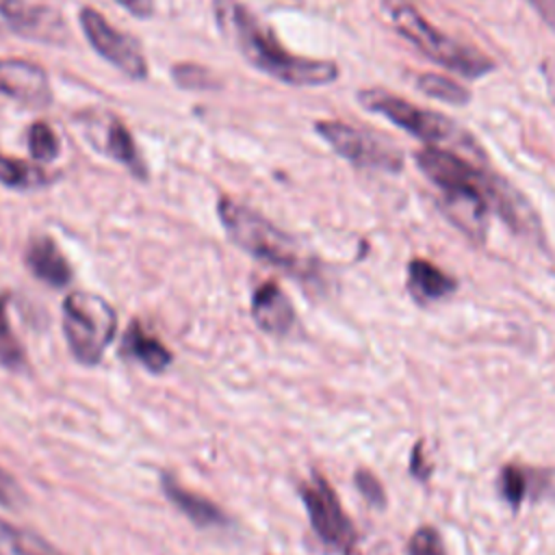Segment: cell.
<instances>
[{
	"mask_svg": "<svg viewBox=\"0 0 555 555\" xmlns=\"http://www.w3.org/2000/svg\"><path fill=\"white\" fill-rule=\"evenodd\" d=\"M163 490L167 494V499L184 514L189 516L195 525L208 527V525H221L225 522L223 512L208 501L206 496H199L191 490H186L184 486H180L171 475H163Z\"/></svg>",
	"mask_w": 555,
	"mask_h": 555,
	"instance_id": "e0dca14e",
	"label": "cell"
},
{
	"mask_svg": "<svg viewBox=\"0 0 555 555\" xmlns=\"http://www.w3.org/2000/svg\"><path fill=\"white\" fill-rule=\"evenodd\" d=\"M24 362V349L15 338L9 317H7V297L0 295V364L7 369H17Z\"/></svg>",
	"mask_w": 555,
	"mask_h": 555,
	"instance_id": "7402d4cb",
	"label": "cell"
},
{
	"mask_svg": "<svg viewBox=\"0 0 555 555\" xmlns=\"http://www.w3.org/2000/svg\"><path fill=\"white\" fill-rule=\"evenodd\" d=\"M251 317L262 332L282 336L291 330L295 321V310L278 282L271 280L256 288L251 297Z\"/></svg>",
	"mask_w": 555,
	"mask_h": 555,
	"instance_id": "4fadbf2b",
	"label": "cell"
},
{
	"mask_svg": "<svg viewBox=\"0 0 555 555\" xmlns=\"http://www.w3.org/2000/svg\"><path fill=\"white\" fill-rule=\"evenodd\" d=\"M219 219L228 236L254 258L299 275L310 271V262L297 241L256 210L230 197H221Z\"/></svg>",
	"mask_w": 555,
	"mask_h": 555,
	"instance_id": "7a4b0ae2",
	"label": "cell"
},
{
	"mask_svg": "<svg viewBox=\"0 0 555 555\" xmlns=\"http://www.w3.org/2000/svg\"><path fill=\"white\" fill-rule=\"evenodd\" d=\"M0 35L61 43L67 28L61 15L28 0H0Z\"/></svg>",
	"mask_w": 555,
	"mask_h": 555,
	"instance_id": "9c48e42d",
	"label": "cell"
},
{
	"mask_svg": "<svg viewBox=\"0 0 555 555\" xmlns=\"http://www.w3.org/2000/svg\"><path fill=\"white\" fill-rule=\"evenodd\" d=\"M382 7L395 30L401 33L434 63L468 78L483 76L494 67V63L479 50L464 46L462 41L431 26L425 15L408 0H382Z\"/></svg>",
	"mask_w": 555,
	"mask_h": 555,
	"instance_id": "3957f363",
	"label": "cell"
},
{
	"mask_svg": "<svg viewBox=\"0 0 555 555\" xmlns=\"http://www.w3.org/2000/svg\"><path fill=\"white\" fill-rule=\"evenodd\" d=\"M496 488L501 499L514 509L527 499H555V468H535L509 462L501 468Z\"/></svg>",
	"mask_w": 555,
	"mask_h": 555,
	"instance_id": "8fae6325",
	"label": "cell"
},
{
	"mask_svg": "<svg viewBox=\"0 0 555 555\" xmlns=\"http://www.w3.org/2000/svg\"><path fill=\"white\" fill-rule=\"evenodd\" d=\"M117 330L111 304L87 291H74L63 301V334L80 364H98Z\"/></svg>",
	"mask_w": 555,
	"mask_h": 555,
	"instance_id": "5b68a950",
	"label": "cell"
},
{
	"mask_svg": "<svg viewBox=\"0 0 555 555\" xmlns=\"http://www.w3.org/2000/svg\"><path fill=\"white\" fill-rule=\"evenodd\" d=\"M80 26L87 41L102 59L113 63L119 72H124L130 78H147V61L139 43L132 37L124 35L113 24H108L100 11L85 7L80 11Z\"/></svg>",
	"mask_w": 555,
	"mask_h": 555,
	"instance_id": "ba28073f",
	"label": "cell"
},
{
	"mask_svg": "<svg viewBox=\"0 0 555 555\" xmlns=\"http://www.w3.org/2000/svg\"><path fill=\"white\" fill-rule=\"evenodd\" d=\"M0 555H65L46 538L0 518Z\"/></svg>",
	"mask_w": 555,
	"mask_h": 555,
	"instance_id": "d6986e66",
	"label": "cell"
},
{
	"mask_svg": "<svg viewBox=\"0 0 555 555\" xmlns=\"http://www.w3.org/2000/svg\"><path fill=\"white\" fill-rule=\"evenodd\" d=\"M0 182L13 189H37L50 182V176L46 169L11 158V156H0Z\"/></svg>",
	"mask_w": 555,
	"mask_h": 555,
	"instance_id": "ffe728a7",
	"label": "cell"
},
{
	"mask_svg": "<svg viewBox=\"0 0 555 555\" xmlns=\"http://www.w3.org/2000/svg\"><path fill=\"white\" fill-rule=\"evenodd\" d=\"M28 150L37 160H54L59 156L61 143L46 121H35L28 128Z\"/></svg>",
	"mask_w": 555,
	"mask_h": 555,
	"instance_id": "603a6c76",
	"label": "cell"
},
{
	"mask_svg": "<svg viewBox=\"0 0 555 555\" xmlns=\"http://www.w3.org/2000/svg\"><path fill=\"white\" fill-rule=\"evenodd\" d=\"M301 501L321 542L340 555H351L358 540L356 527L323 475L314 473L312 479L301 486Z\"/></svg>",
	"mask_w": 555,
	"mask_h": 555,
	"instance_id": "8992f818",
	"label": "cell"
},
{
	"mask_svg": "<svg viewBox=\"0 0 555 555\" xmlns=\"http://www.w3.org/2000/svg\"><path fill=\"white\" fill-rule=\"evenodd\" d=\"M416 165L418 169L425 173L427 180H431L440 191L444 189H451V186H457L460 182H464L468 178V173L477 167L470 158L457 154V152H451V150H444V147H423L416 152ZM518 234H527V236H535L540 234V221H538V215L531 212L529 221L514 230Z\"/></svg>",
	"mask_w": 555,
	"mask_h": 555,
	"instance_id": "30bf717a",
	"label": "cell"
},
{
	"mask_svg": "<svg viewBox=\"0 0 555 555\" xmlns=\"http://www.w3.org/2000/svg\"><path fill=\"white\" fill-rule=\"evenodd\" d=\"M410 470H412V475H414L416 479H421V481H425V479L429 477V473H431V464L425 462V457H423V442H421V440L412 447Z\"/></svg>",
	"mask_w": 555,
	"mask_h": 555,
	"instance_id": "4316f807",
	"label": "cell"
},
{
	"mask_svg": "<svg viewBox=\"0 0 555 555\" xmlns=\"http://www.w3.org/2000/svg\"><path fill=\"white\" fill-rule=\"evenodd\" d=\"M358 100L366 111L388 117L395 126L403 128L405 132L418 137L421 141H425L434 147H444V150L457 152L466 158L468 156L477 158V160L483 158L477 143L457 124H453V119H449L436 111L418 108V106L410 104L408 100L392 95L388 91H382V89L360 91Z\"/></svg>",
	"mask_w": 555,
	"mask_h": 555,
	"instance_id": "277c9868",
	"label": "cell"
},
{
	"mask_svg": "<svg viewBox=\"0 0 555 555\" xmlns=\"http://www.w3.org/2000/svg\"><path fill=\"white\" fill-rule=\"evenodd\" d=\"M0 93L30 106H46L52 100L46 69L22 59H0Z\"/></svg>",
	"mask_w": 555,
	"mask_h": 555,
	"instance_id": "7c38bea8",
	"label": "cell"
},
{
	"mask_svg": "<svg viewBox=\"0 0 555 555\" xmlns=\"http://www.w3.org/2000/svg\"><path fill=\"white\" fill-rule=\"evenodd\" d=\"M22 496L17 483L0 468V505H13Z\"/></svg>",
	"mask_w": 555,
	"mask_h": 555,
	"instance_id": "83f0119b",
	"label": "cell"
},
{
	"mask_svg": "<svg viewBox=\"0 0 555 555\" xmlns=\"http://www.w3.org/2000/svg\"><path fill=\"white\" fill-rule=\"evenodd\" d=\"M93 143L98 145V150H102L104 154H108L111 158H115L117 163L128 167L134 176L145 178V165L139 156V150L132 141V134L126 130V126L119 119L111 117L104 124V132Z\"/></svg>",
	"mask_w": 555,
	"mask_h": 555,
	"instance_id": "ac0fdd59",
	"label": "cell"
},
{
	"mask_svg": "<svg viewBox=\"0 0 555 555\" xmlns=\"http://www.w3.org/2000/svg\"><path fill=\"white\" fill-rule=\"evenodd\" d=\"M173 78L180 87H186V89H206V87L215 85L208 69L195 67V65H176Z\"/></svg>",
	"mask_w": 555,
	"mask_h": 555,
	"instance_id": "484cf974",
	"label": "cell"
},
{
	"mask_svg": "<svg viewBox=\"0 0 555 555\" xmlns=\"http://www.w3.org/2000/svg\"><path fill=\"white\" fill-rule=\"evenodd\" d=\"M117 2L137 17H150L154 13V0H117Z\"/></svg>",
	"mask_w": 555,
	"mask_h": 555,
	"instance_id": "f1b7e54d",
	"label": "cell"
},
{
	"mask_svg": "<svg viewBox=\"0 0 555 555\" xmlns=\"http://www.w3.org/2000/svg\"><path fill=\"white\" fill-rule=\"evenodd\" d=\"M317 132L327 141V145L336 154H340L358 167L397 171L403 165V156L395 145L382 141L379 137L366 130L353 128L343 121H319Z\"/></svg>",
	"mask_w": 555,
	"mask_h": 555,
	"instance_id": "52a82bcc",
	"label": "cell"
},
{
	"mask_svg": "<svg viewBox=\"0 0 555 555\" xmlns=\"http://www.w3.org/2000/svg\"><path fill=\"white\" fill-rule=\"evenodd\" d=\"M455 284V278L425 258H414L408 264V291L421 306L449 297Z\"/></svg>",
	"mask_w": 555,
	"mask_h": 555,
	"instance_id": "9a60e30c",
	"label": "cell"
},
{
	"mask_svg": "<svg viewBox=\"0 0 555 555\" xmlns=\"http://www.w3.org/2000/svg\"><path fill=\"white\" fill-rule=\"evenodd\" d=\"M215 13L219 28L243 59L275 80L297 87H317L338 78L336 63L291 54L282 48L271 28L258 22V17L243 4L234 0H215Z\"/></svg>",
	"mask_w": 555,
	"mask_h": 555,
	"instance_id": "6da1fadb",
	"label": "cell"
},
{
	"mask_svg": "<svg viewBox=\"0 0 555 555\" xmlns=\"http://www.w3.org/2000/svg\"><path fill=\"white\" fill-rule=\"evenodd\" d=\"M353 483L358 488V492L375 507H384L386 505V492L382 481L366 468H358L353 475Z\"/></svg>",
	"mask_w": 555,
	"mask_h": 555,
	"instance_id": "d4e9b609",
	"label": "cell"
},
{
	"mask_svg": "<svg viewBox=\"0 0 555 555\" xmlns=\"http://www.w3.org/2000/svg\"><path fill=\"white\" fill-rule=\"evenodd\" d=\"M540 15L542 20L555 30V0H527Z\"/></svg>",
	"mask_w": 555,
	"mask_h": 555,
	"instance_id": "f546056e",
	"label": "cell"
},
{
	"mask_svg": "<svg viewBox=\"0 0 555 555\" xmlns=\"http://www.w3.org/2000/svg\"><path fill=\"white\" fill-rule=\"evenodd\" d=\"M416 87L427 95V98H434V100H442V102H449V104H466L470 100V91L462 85H457L455 80L447 78V76H440V74H421L416 78Z\"/></svg>",
	"mask_w": 555,
	"mask_h": 555,
	"instance_id": "44dd1931",
	"label": "cell"
},
{
	"mask_svg": "<svg viewBox=\"0 0 555 555\" xmlns=\"http://www.w3.org/2000/svg\"><path fill=\"white\" fill-rule=\"evenodd\" d=\"M121 351L128 358L141 362L152 373H160L171 364V351L158 338L147 334L139 321H132L126 327V334L121 340Z\"/></svg>",
	"mask_w": 555,
	"mask_h": 555,
	"instance_id": "2e32d148",
	"label": "cell"
},
{
	"mask_svg": "<svg viewBox=\"0 0 555 555\" xmlns=\"http://www.w3.org/2000/svg\"><path fill=\"white\" fill-rule=\"evenodd\" d=\"M408 555H447L438 529L429 525L418 527L408 540Z\"/></svg>",
	"mask_w": 555,
	"mask_h": 555,
	"instance_id": "cb8c5ba5",
	"label": "cell"
},
{
	"mask_svg": "<svg viewBox=\"0 0 555 555\" xmlns=\"http://www.w3.org/2000/svg\"><path fill=\"white\" fill-rule=\"evenodd\" d=\"M28 269L46 284L61 288L72 280V269L56 243L50 236H37L28 243L26 249Z\"/></svg>",
	"mask_w": 555,
	"mask_h": 555,
	"instance_id": "5bb4252c",
	"label": "cell"
}]
</instances>
